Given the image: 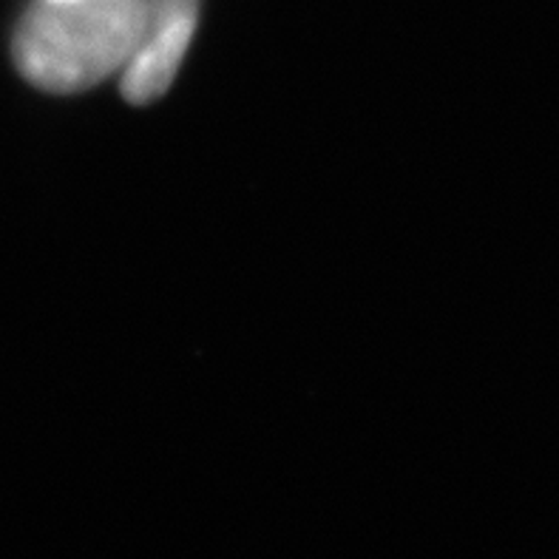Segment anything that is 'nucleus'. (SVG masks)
<instances>
[{
	"mask_svg": "<svg viewBox=\"0 0 559 559\" xmlns=\"http://www.w3.org/2000/svg\"><path fill=\"white\" fill-rule=\"evenodd\" d=\"M145 32V0H37L14 28V66L49 94H78L120 78Z\"/></svg>",
	"mask_w": 559,
	"mask_h": 559,
	"instance_id": "f257e3e1",
	"label": "nucleus"
},
{
	"mask_svg": "<svg viewBox=\"0 0 559 559\" xmlns=\"http://www.w3.org/2000/svg\"><path fill=\"white\" fill-rule=\"evenodd\" d=\"M43 3H63V0H43Z\"/></svg>",
	"mask_w": 559,
	"mask_h": 559,
	"instance_id": "7ed1b4c3",
	"label": "nucleus"
},
{
	"mask_svg": "<svg viewBox=\"0 0 559 559\" xmlns=\"http://www.w3.org/2000/svg\"><path fill=\"white\" fill-rule=\"evenodd\" d=\"M199 23V0H145L140 49L120 74V92L131 106H148L177 80Z\"/></svg>",
	"mask_w": 559,
	"mask_h": 559,
	"instance_id": "f03ea898",
	"label": "nucleus"
}]
</instances>
